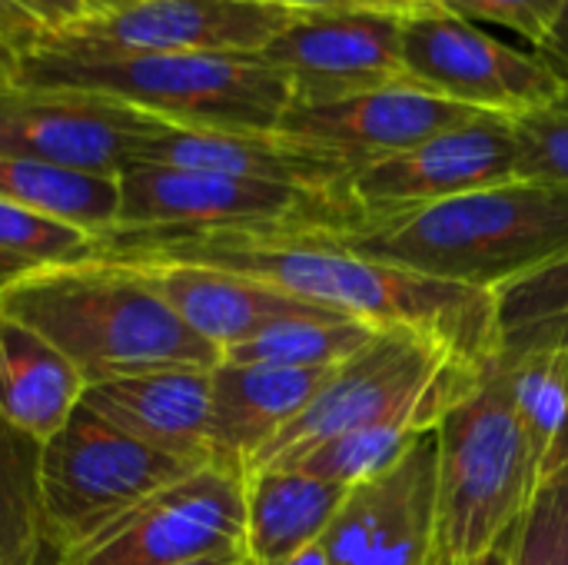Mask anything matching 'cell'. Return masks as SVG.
I'll list each match as a JSON object with an SVG mask.
<instances>
[{
	"label": "cell",
	"mask_w": 568,
	"mask_h": 565,
	"mask_svg": "<svg viewBox=\"0 0 568 565\" xmlns=\"http://www.w3.org/2000/svg\"><path fill=\"white\" fill-rule=\"evenodd\" d=\"M97 243V260L190 263L236 273L339 316L439 333L493 363V293L356 256L323 230H113Z\"/></svg>",
	"instance_id": "obj_1"
},
{
	"label": "cell",
	"mask_w": 568,
	"mask_h": 565,
	"mask_svg": "<svg viewBox=\"0 0 568 565\" xmlns=\"http://www.w3.org/2000/svg\"><path fill=\"white\" fill-rule=\"evenodd\" d=\"M0 313L37 330L87 386L150 370H216L223 353L160 296L150 273L120 260L30 270L0 290Z\"/></svg>",
	"instance_id": "obj_2"
},
{
	"label": "cell",
	"mask_w": 568,
	"mask_h": 565,
	"mask_svg": "<svg viewBox=\"0 0 568 565\" xmlns=\"http://www.w3.org/2000/svg\"><path fill=\"white\" fill-rule=\"evenodd\" d=\"M323 236L356 256L493 293L568 253V186L516 176Z\"/></svg>",
	"instance_id": "obj_3"
},
{
	"label": "cell",
	"mask_w": 568,
	"mask_h": 565,
	"mask_svg": "<svg viewBox=\"0 0 568 565\" xmlns=\"http://www.w3.org/2000/svg\"><path fill=\"white\" fill-rule=\"evenodd\" d=\"M13 83L110 97L173 127L280 133L286 77L260 53H53L20 57Z\"/></svg>",
	"instance_id": "obj_4"
},
{
	"label": "cell",
	"mask_w": 568,
	"mask_h": 565,
	"mask_svg": "<svg viewBox=\"0 0 568 565\" xmlns=\"http://www.w3.org/2000/svg\"><path fill=\"white\" fill-rule=\"evenodd\" d=\"M486 370V360L439 333L386 326L363 353L329 376L320 396L286 430L260 450L246 476L293 466L316 446L373 426H409L429 436L479 390Z\"/></svg>",
	"instance_id": "obj_5"
},
{
	"label": "cell",
	"mask_w": 568,
	"mask_h": 565,
	"mask_svg": "<svg viewBox=\"0 0 568 565\" xmlns=\"http://www.w3.org/2000/svg\"><path fill=\"white\" fill-rule=\"evenodd\" d=\"M542 476L532 466L509 383L493 360L479 390L436 430V543L466 565L523 523Z\"/></svg>",
	"instance_id": "obj_6"
},
{
	"label": "cell",
	"mask_w": 568,
	"mask_h": 565,
	"mask_svg": "<svg viewBox=\"0 0 568 565\" xmlns=\"http://www.w3.org/2000/svg\"><path fill=\"white\" fill-rule=\"evenodd\" d=\"M193 470L200 466L136 443L80 400L70 420L40 443V513L50 559Z\"/></svg>",
	"instance_id": "obj_7"
},
{
	"label": "cell",
	"mask_w": 568,
	"mask_h": 565,
	"mask_svg": "<svg viewBox=\"0 0 568 565\" xmlns=\"http://www.w3.org/2000/svg\"><path fill=\"white\" fill-rule=\"evenodd\" d=\"M346 230L349 206L320 190L203 170L130 163L120 173L116 230Z\"/></svg>",
	"instance_id": "obj_8"
},
{
	"label": "cell",
	"mask_w": 568,
	"mask_h": 565,
	"mask_svg": "<svg viewBox=\"0 0 568 565\" xmlns=\"http://www.w3.org/2000/svg\"><path fill=\"white\" fill-rule=\"evenodd\" d=\"M246 549V473L206 463L156 490L53 565H190Z\"/></svg>",
	"instance_id": "obj_9"
},
{
	"label": "cell",
	"mask_w": 568,
	"mask_h": 565,
	"mask_svg": "<svg viewBox=\"0 0 568 565\" xmlns=\"http://www.w3.org/2000/svg\"><path fill=\"white\" fill-rule=\"evenodd\" d=\"M403 70L453 103L499 117H519L566 87L536 50L503 43L479 23L426 0L403 13Z\"/></svg>",
	"instance_id": "obj_10"
},
{
	"label": "cell",
	"mask_w": 568,
	"mask_h": 565,
	"mask_svg": "<svg viewBox=\"0 0 568 565\" xmlns=\"http://www.w3.org/2000/svg\"><path fill=\"white\" fill-rule=\"evenodd\" d=\"M516 163L513 117L476 113L413 150L356 170L343 186V200L353 213V226L376 223L516 180Z\"/></svg>",
	"instance_id": "obj_11"
},
{
	"label": "cell",
	"mask_w": 568,
	"mask_h": 565,
	"mask_svg": "<svg viewBox=\"0 0 568 565\" xmlns=\"http://www.w3.org/2000/svg\"><path fill=\"white\" fill-rule=\"evenodd\" d=\"M296 13L270 0H126L43 37L53 53H263Z\"/></svg>",
	"instance_id": "obj_12"
},
{
	"label": "cell",
	"mask_w": 568,
	"mask_h": 565,
	"mask_svg": "<svg viewBox=\"0 0 568 565\" xmlns=\"http://www.w3.org/2000/svg\"><path fill=\"white\" fill-rule=\"evenodd\" d=\"M163 120L110 97L57 87H0V157L120 176Z\"/></svg>",
	"instance_id": "obj_13"
},
{
	"label": "cell",
	"mask_w": 568,
	"mask_h": 565,
	"mask_svg": "<svg viewBox=\"0 0 568 565\" xmlns=\"http://www.w3.org/2000/svg\"><path fill=\"white\" fill-rule=\"evenodd\" d=\"M260 57L286 77L293 107L336 103L406 77L403 13H296Z\"/></svg>",
	"instance_id": "obj_14"
},
{
	"label": "cell",
	"mask_w": 568,
	"mask_h": 565,
	"mask_svg": "<svg viewBox=\"0 0 568 565\" xmlns=\"http://www.w3.org/2000/svg\"><path fill=\"white\" fill-rule=\"evenodd\" d=\"M329 565H443L436 543V433L379 480L353 486L323 536Z\"/></svg>",
	"instance_id": "obj_15"
},
{
	"label": "cell",
	"mask_w": 568,
	"mask_h": 565,
	"mask_svg": "<svg viewBox=\"0 0 568 565\" xmlns=\"http://www.w3.org/2000/svg\"><path fill=\"white\" fill-rule=\"evenodd\" d=\"M479 110L453 103L409 77L320 107H290L280 137L343 160L353 173L413 150L416 143L473 120Z\"/></svg>",
	"instance_id": "obj_16"
},
{
	"label": "cell",
	"mask_w": 568,
	"mask_h": 565,
	"mask_svg": "<svg viewBox=\"0 0 568 565\" xmlns=\"http://www.w3.org/2000/svg\"><path fill=\"white\" fill-rule=\"evenodd\" d=\"M133 163L286 183V186L333 193L339 200L346 180L353 176V170L343 160L280 133H226V130H193L173 123H160L150 137H143L133 153Z\"/></svg>",
	"instance_id": "obj_17"
},
{
	"label": "cell",
	"mask_w": 568,
	"mask_h": 565,
	"mask_svg": "<svg viewBox=\"0 0 568 565\" xmlns=\"http://www.w3.org/2000/svg\"><path fill=\"white\" fill-rule=\"evenodd\" d=\"M213 370L170 366L83 390V403L136 443L193 466L216 463L210 440Z\"/></svg>",
	"instance_id": "obj_18"
},
{
	"label": "cell",
	"mask_w": 568,
	"mask_h": 565,
	"mask_svg": "<svg viewBox=\"0 0 568 565\" xmlns=\"http://www.w3.org/2000/svg\"><path fill=\"white\" fill-rule=\"evenodd\" d=\"M336 370L223 360L210 376V440L216 463L246 473L260 450L320 396Z\"/></svg>",
	"instance_id": "obj_19"
},
{
	"label": "cell",
	"mask_w": 568,
	"mask_h": 565,
	"mask_svg": "<svg viewBox=\"0 0 568 565\" xmlns=\"http://www.w3.org/2000/svg\"><path fill=\"white\" fill-rule=\"evenodd\" d=\"M143 266L160 290V296L176 310V316L206 343H213L223 356L260 336L263 330L283 323V320H303V316H339L329 310H320L306 300H296L276 286L190 266V263H133Z\"/></svg>",
	"instance_id": "obj_20"
},
{
	"label": "cell",
	"mask_w": 568,
	"mask_h": 565,
	"mask_svg": "<svg viewBox=\"0 0 568 565\" xmlns=\"http://www.w3.org/2000/svg\"><path fill=\"white\" fill-rule=\"evenodd\" d=\"M349 486L303 470H260L246 476V556L253 565H283L320 543L343 509Z\"/></svg>",
	"instance_id": "obj_21"
},
{
	"label": "cell",
	"mask_w": 568,
	"mask_h": 565,
	"mask_svg": "<svg viewBox=\"0 0 568 565\" xmlns=\"http://www.w3.org/2000/svg\"><path fill=\"white\" fill-rule=\"evenodd\" d=\"M87 383L37 330L0 313V420L47 443L80 406Z\"/></svg>",
	"instance_id": "obj_22"
},
{
	"label": "cell",
	"mask_w": 568,
	"mask_h": 565,
	"mask_svg": "<svg viewBox=\"0 0 568 565\" xmlns=\"http://www.w3.org/2000/svg\"><path fill=\"white\" fill-rule=\"evenodd\" d=\"M0 196L103 240L120 223V176L0 157Z\"/></svg>",
	"instance_id": "obj_23"
},
{
	"label": "cell",
	"mask_w": 568,
	"mask_h": 565,
	"mask_svg": "<svg viewBox=\"0 0 568 565\" xmlns=\"http://www.w3.org/2000/svg\"><path fill=\"white\" fill-rule=\"evenodd\" d=\"M568 346V253L493 290V360Z\"/></svg>",
	"instance_id": "obj_24"
},
{
	"label": "cell",
	"mask_w": 568,
	"mask_h": 565,
	"mask_svg": "<svg viewBox=\"0 0 568 565\" xmlns=\"http://www.w3.org/2000/svg\"><path fill=\"white\" fill-rule=\"evenodd\" d=\"M496 363L526 430L532 466L546 480L568 460V346Z\"/></svg>",
	"instance_id": "obj_25"
},
{
	"label": "cell",
	"mask_w": 568,
	"mask_h": 565,
	"mask_svg": "<svg viewBox=\"0 0 568 565\" xmlns=\"http://www.w3.org/2000/svg\"><path fill=\"white\" fill-rule=\"evenodd\" d=\"M386 326L356 316H303L283 320L260 336L233 346L223 360L230 363H270L293 370H336L363 353Z\"/></svg>",
	"instance_id": "obj_26"
},
{
	"label": "cell",
	"mask_w": 568,
	"mask_h": 565,
	"mask_svg": "<svg viewBox=\"0 0 568 565\" xmlns=\"http://www.w3.org/2000/svg\"><path fill=\"white\" fill-rule=\"evenodd\" d=\"M40 443L0 420V565H43Z\"/></svg>",
	"instance_id": "obj_27"
},
{
	"label": "cell",
	"mask_w": 568,
	"mask_h": 565,
	"mask_svg": "<svg viewBox=\"0 0 568 565\" xmlns=\"http://www.w3.org/2000/svg\"><path fill=\"white\" fill-rule=\"evenodd\" d=\"M419 440H426V436L409 426H373V430L336 436L283 470H303V473H313L320 480L353 490V486H363V483L379 480L389 470H396Z\"/></svg>",
	"instance_id": "obj_28"
},
{
	"label": "cell",
	"mask_w": 568,
	"mask_h": 565,
	"mask_svg": "<svg viewBox=\"0 0 568 565\" xmlns=\"http://www.w3.org/2000/svg\"><path fill=\"white\" fill-rule=\"evenodd\" d=\"M0 253L27 263L30 270L90 263L100 256V243L60 220L40 216L0 196Z\"/></svg>",
	"instance_id": "obj_29"
},
{
	"label": "cell",
	"mask_w": 568,
	"mask_h": 565,
	"mask_svg": "<svg viewBox=\"0 0 568 565\" xmlns=\"http://www.w3.org/2000/svg\"><path fill=\"white\" fill-rule=\"evenodd\" d=\"M516 176L568 186V83L546 103L513 117Z\"/></svg>",
	"instance_id": "obj_30"
},
{
	"label": "cell",
	"mask_w": 568,
	"mask_h": 565,
	"mask_svg": "<svg viewBox=\"0 0 568 565\" xmlns=\"http://www.w3.org/2000/svg\"><path fill=\"white\" fill-rule=\"evenodd\" d=\"M509 565H568L566 516H562V490L559 476L549 473L536 490L523 523L513 539Z\"/></svg>",
	"instance_id": "obj_31"
},
{
	"label": "cell",
	"mask_w": 568,
	"mask_h": 565,
	"mask_svg": "<svg viewBox=\"0 0 568 565\" xmlns=\"http://www.w3.org/2000/svg\"><path fill=\"white\" fill-rule=\"evenodd\" d=\"M446 13H456L473 23H496L532 43V50L546 40L562 0H426Z\"/></svg>",
	"instance_id": "obj_32"
},
{
	"label": "cell",
	"mask_w": 568,
	"mask_h": 565,
	"mask_svg": "<svg viewBox=\"0 0 568 565\" xmlns=\"http://www.w3.org/2000/svg\"><path fill=\"white\" fill-rule=\"evenodd\" d=\"M43 37H47V30L27 10H20L10 0H0V43L3 47L27 57L30 50H37L43 43Z\"/></svg>",
	"instance_id": "obj_33"
},
{
	"label": "cell",
	"mask_w": 568,
	"mask_h": 565,
	"mask_svg": "<svg viewBox=\"0 0 568 565\" xmlns=\"http://www.w3.org/2000/svg\"><path fill=\"white\" fill-rule=\"evenodd\" d=\"M27 10L47 33H60L87 17V0H10Z\"/></svg>",
	"instance_id": "obj_34"
},
{
	"label": "cell",
	"mask_w": 568,
	"mask_h": 565,
	"mask_svg": "<svg viewBox=\"0 0 568 565\" xmlns=\"http://www.w3.org/2000/svg\"><path fill=\"white\" fill-rule=\"evenodd\" d=\"M293 13H333V10H396L406 13L419 0H270Z\"/></svg>",
	"instance_id": "obj_35"
},
{
	"label": "cell",
	"mask_w": 568,
	"mask_h": 565,
	"mask_svg": "<svg viewBox=\"0 0 568 565\" xmlns=\"http://www.w3.org/2000/svg\"><path fill=\"white\" fill-rule=\"evenodd\" d=\"M536 53H539V57H542V60H546V63H549V67L568 83V0H562L556 20H552L546 40L536 47Z\"/></svg>",
	"instance_id": "obj_36"
},
{
	"label": "cell",
	"mask_w": 568,
	"mask_h": 565,
	"mask_svg": "<svg viewBox=\"0 0 568 565\" xmlns=\"http://www.w3.org/2000/svg\"><path fill=\"white\" fill-rule=\"evenodd\" d=\"M513 539H516V533H509L503 543H496L493 549H486L483 556L469 559L466 565H509L513 563Z\"/></svg>",
	"instance_id": "obj_37"
},
{
	"label": "cell",
	"mask_w": 568,
	"mask_h": 565,
	"mask_svg": "<svg viewBox=\"0 0 568 565\" xmlns=\"http://www.w3.org/2000/svg\"><path fill=\"white\" fill-rule=\"evenodd\" d=\"M283 565H329V559H326V549H323V539H320V543H313V546H306V549H300L296 556H290Z\"/></svg>",
	"instance_id": "obj_38"
},
{
	"label": "cell",
	"mask_w": 568,
	"mask_h": 565,
	"mask_svg": "<svg viewBox=\"0 0 568 565\" xmlns=\"http://www.w3.org/2000/svg\"><path fill=\"white\" fill-rule=\"evenodd\" d=\"M23 273H30V266L27 263H20V260H13V256H3L0 253V290H7L13 280H20Z\"/></svg>",
	"instance_id": "obj_39"
},
{
	"label": "cell",
	"mask_w": 568,
	"mask_h": 565,
	"mask_svg": "<svg viewBox=\"0 0 568 565\" xmlns=\"http://www.w3.org/2000/svg\"><path fill=\"white\" fill-rule=\"evenodd\" d=\"M17 67H20V53L0 43V87L13 83V77H17Z\"/></svg>",
	"instance_id": "obj_40"
},
{
	"label": "cell",
	"mask_w": 568,
	"mask_h": 565,
	"mask_svg": "<svg viewBox=\"0 0 568 565\" xmlns=\"http://www.w3.org/2000/svg\"><path fill=\"white\" fill-rule=\"evenodd\" d=\"M190 565H253L246 549H236V553H223V556H210V559H200V563Z\"/></svg>",
	"instance_id": "obj_41"
},
{
	"label": "cell",
	"mask_w": 568,
	"mask_h": 565,
	"mask_svg": "<svg viewBox=\"0 0 568 565\" xmlns=\"http://www.w3.org/2000/svg\"><path fill=\"white\" fill-rule=\"evenodd\" d=\"M559 476V490H562V516H566V543H568V460L556 470Z\"/></svg>",
	"instance_id": "obj_42"
},
{
	"label": "cell",
	"mask_w": 568,
	"mask_h": 565,
	"mask_svg": "<svg viewBox=\"0 0 568 565\" xmlns=\"http://www.w3.org/2000/svg\"><path fill=\"white\" fill-rule=\"evenodd\" d=\"M126 0H87V13H97V10H110V7H120Z\"/></svg>",
	"instance_id": "obj_43"
},
{
	"label": "cell",
	"mask_w": 568,
	"mask_h": 565,
	"mask_svg": "<svg viewBox=\"0 0 568 565\" xmlns=\"http://www.w3.org/2000/svg\"><path fill=\"white\" fill-rule=\"evenodd\" d=\"M443 565H449V563H443Z\"/></svg>",
	"instance_id": "obj_44"
}]
</instances>
